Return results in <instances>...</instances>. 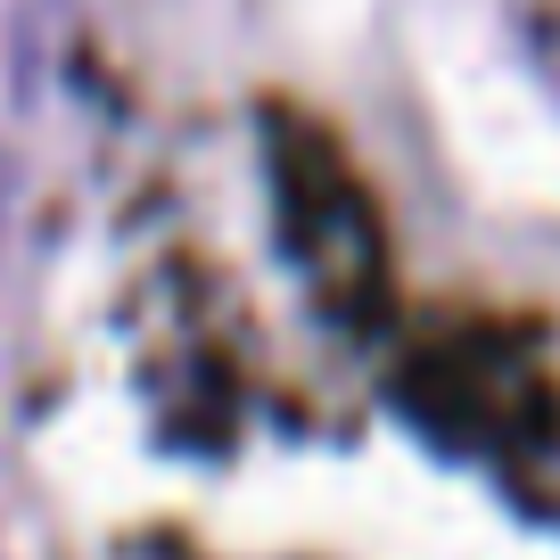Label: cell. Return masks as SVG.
Masks as SVG:
<instances>
[{"label":"cell","instance_id":"1","mask_svg":"<svg viewBox=\"0 0 560 560\" xmlns=\"http://www.w3.org/2000/svg\"><path fill=\"white\" fill-rule=\"evenodd\" d=\"M272 207L305 280L338 314H363L387 280V240H380V207H371L363 174L347 165V149L330 132L272 116Z\"/></svg>","mask_w":560,"mask_h":560}]
</instances>
